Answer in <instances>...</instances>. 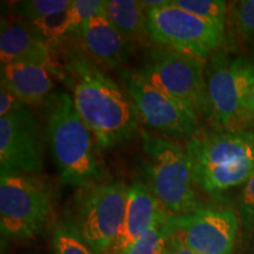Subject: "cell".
Masks as SVG:
<instances>
[{"label": "cell", "instance_id": "7", "mask_svg": "<svg viewBox=\"0 0 254 254\" xmlns=\"http://www.w3.org/2000/svg\"><path fill=\"white\" fill-rule=\"evenodd\" d=\"M148 36L158 46L199 59L218 52L225 41V31L204 19L170 4L148 11Z\"/></svg>", "mask_w": 254, "mask_h": 254}, {"label": "cell", "instance_id": "19", "mask_svg": "<svg viewBox=\"0 0 254 254\" xmlns=\"http://www.w3.org/2000/svg\"><path fill=\"white\" fill-rule=\"evenodd\" d=\"M172 4L184 11L204 19L221 30H226L228 5L221 0H172Z\"/></svg>", "mask_w": 254, "mask_h": 254}, {"label": "cell", "instance_id": "8", "mask_svg": "<svg viewBox=\"0 0 254 254\" xmlns=\"http://www.w3.org/2000/svg\"><path fill=\"white\" fill-rule=\"evenodd\" d=\"M205 60L166 47H154L139 71L155 87L198 114L206 113Z\"/></svg>", "mask_w": 254, "mask_h": 254}, {"label": "cell", "instance_id": "10", "mask_svg": "<svg viewBox=\"0 0 254 254\" xmlns=\"http://www.w3.org/2000/svg\"><path fill=\"white\" fill-rule=\"evenodd\" d=\"M126 93L134 105L139 120L165 134L193 136L199 129V114L155 87L139 69H120Z\"/></svg>", "mask_w": 254, "mask_h": 254}, {"label": "cell", "instance_id": "27", "mask_svg": "<svg viewBox=\"0 0 254 254\" xmlns=\"http://www.w3.org/2000/svg\"><path fill=\"white\" fill-rule=\"evenodd\" d=\"M164 254H195L192 250H190L184 241L177 237L176 234L171 233L165 245Z\"/></svg>", "mask_w": 254, "mask_h": 254}, {"label": "cell", "instance_id": "29", "mask_svg": "<svg viewBox=\"0 0 254 254\" xmlns=\"http://www.w3.org/2000/svg\"><path fill=\"white\" fill-rule=\"evenodd\" d=\"M171 0H141V5L146 8V11H151V9L161 7V6H166L170 4Z\"/></svg>", "mask_w": 254, "mask_h": 254}, {"label": "cell", "instance_id": "23", "mask_svg": "<svg viewBox=\"0 0 254 254\" xmlns=\"http://www.w3.org/2000/svg\"><path fill=\"white\" fill-rule=\"evenodd\" d=\"M167 220L152 227L145 236L135 241L122 254H164L165 245L171 234Z\"/></svg>", "mask_w": 254, "mask_h": 254}, {"label": "cell", "instance_id": "3", "mask_svg": "<svg viewBox=\"0 0 254 254\" xmlns=\"http://www.w3.org/2000/svg\"><path fill=\"white\" fill-rule=\"evenodd\" d=\"M185 147L196 187L211 195L244 186L254 173V132L251 129L196 134Z\"/></svg>", "mask_w": 254, "mask_h": 254}, {"label": "cell", "instance_id": "21", "mask_svg": "<svg viewBox=\"0 0 254 254\" xmlns=\"http://www.w3.org/2000/svg\"><path fill=\"white\" fill-rule=\"evenodd\" d=\"M244 43L254 47V0H241L231 6L227 21Z\"/></svg>", "mask_w": 254, "mask_h": 254}, {"label": "cell", "instance_id": "17", "mask_svg": "<svg viewBox=\"0 0 254 254\" xmlns=\"http://www.w3.org/2000/svg\"><path fill=\"white\" fill-rule=\"evenodd\" d=\"M105 14L124 36L135 43L148 36V12L135 0H105Z\"/></svg>", "mask_w": 254, "mask_h": 254}, {"label": "cell", "instance_id": "28", "mask_svg": "<svg viewBox=\"0 0 254 254\" xmlns=\"http://www.w3.org/2000/svg\"><path fill=\"white\" fill-rule=\"evenodd\" d=\"M253 122H254V84H253L252 90H251V93L249 95V99H247L245 109H244L243 116H241L239 129H247L246 127H249Z\"/></svg>", "mask_w": 254, "mask_h": 254}, {"label": "cell", "instance_id": "26", "mask_svg": "<svg viewBox=\"0 0 254 254\" xmlns=\"http://www.w3.org/2000/svg\"><path fill=\"white\" fill-rule=\"evenodd\" d=\"M26 107L23 101L15 95L6 85L0 82V117H5Z\"/></svg>", "mask_w": 254, "mask_h": 254}, {"label": "cell", "instance_id": "22", "mask_svg": "<svg viewBox=\"0 0 254 254\" xmlns=\"http://www.w3.org/2000/svg\"><path fill=\"white\" fill-rule=\"evenodd\" d=\"M27 24L47 44L62 40V38L65 37L66 34L71 33L68 8L66 11L30 21Z\"/></svg>", "mask_w": 254, "mask_h": 254}, {"label": "cell", "instance_id": "18", "mask_svg": "<svg viewBox=\"0 0 254 254\" xmlns=\"http://www.w3.org/2000/svg\"><path fill=\"white\" fill-rule=\"evenodd\" d=\"M55 254H99L81 237L73 218L59 222L53 233Z\"/></svg>", "mask_w": 254, "mask_h": 254}, {"label": "cell", "instance_id": "6", "mask_svg": "<svg viewBox=\"0 0 254 254\" xmlns=\"http://www.w3.org/2000/svg\"><path fill=\"white\" fill-rule=\"evenodd\" d=\"M52 214V193L34 174L0 176V230L7 239H31L45 230Z\"/></svg>", "mask_w": 254, "mask_h": 254}, {"label": "cell", "instance_id": "20", "mask_svg": "<svg viewBox=\"0 0 254 254\" xmlns=\"http://www.w3.org/2000/svg\"><path fill=\"white\" fill-rule=\"evenodd\" d=\"M69 5V0H24L14 2L12 8L15 17L25 23H30L46 15L66 11Z\"/></svg>", "mask_w": 254, "mask_h": 254}, {"label": "cell", "instance_id": "5", "mask_svg": "<svg viewBox=\"0 0 254 254\" xmlns=\"http://www.w3.org/2000/svg\"><path fill=\"white\" fill-rule=\"evenodd\" d=\"M206 77V113L217 131L239 129L254 84V62L218 52L209 57Z\"/></svg>", "mask_w": 254, "mask_h": 254}, {"label": "cell", "instance_id": "1", "mask_svg": "<svg viewBox=\"0 0 254 254\" xmlns=\"http://www.w3.org/2000/svg\"><path fill=\"white\" fill-rule=\"evenodd\" d=\"M60 77L71 91L75 110L93 133L100 151L134 135L139 117L128 94L80 51L66 55Z\"/></svg>", "mask_w": 254, "mask_h": 254}, {"label": "cell", "instance_id": "16", "mask_svg": "<svg viewBox=\"0 0 254 254\" xmlns=\"http://www.w3.org/2000/svg\"><path fill=\"white\" fill-rule=\"evenodd\" d=\"M0 60L1 65L26 60L53 64L50 44L41 39L30 25L4 18L0 31Z\"/></svg>", "mask_w": 254, "mask_h": 254}, {"label": "cell", "instance_id": "9", "mask_svg": "<svg viewBox=\"0 0 254 254\" xmlns=\"http://www.w3.org/2000/svg\"><path fill=\"white\" fill-rule=\"evenodd\" d=\"M127 189L120 182L95 184L81 192L73 217L81 237L99 254L112 252L125 217Z\"/></svg>", "mask_w": 254, "mask_h": 254}, {"label": "cell", "instance_id": "13", "mask_svg": "<svg viewBox=\"0 0 254 254\" xmlns=\"http://www.w3.org/2000/svg\"><path fill=\"white\" fill-rule=\"evenodd\" d=\"M170 217L148 186L141 183H133L127 189L125 217L111 254H122L152 227L166 221Z\"/></svg>", "mask_w": 254, "mask_h": 254}, {"label": "cell", "instance_id": "25", "mask_svg": "<svg viewBox=\"0 0 254 254\" xmlns=\"http://www.w3.org/2000/svg\"><path fill=\"white\" fill-rule=\"evenodd\" d=\"M238 215L244 230L247 233L254 234V173L241 190Z\"/></svg>", "mask_w": 254, "mask_h": 254}, {"label": "cell", "instance_id": "11", "mask_svg": "<svg viewBox=\"0 0 254 254\" xmlns=\"http://www.w3.org/2000/svg\"><path fill=\"white\" fill-rule=\"evenodd\" d=\"M167 225L195 254H233L240 220L232 208L200 207L170 217Z\"/></svg>", "mask_w": 254, "mask_h": 254}, {"label": "cell", "instance_id": "4", "mask_svg": "<svg viewBox=\"0 0 254 254\" xmlns=\"http://www.w3.org/2000/svg\"><path fill=\"white\" fill-rule=\"evenodd\" d=\"M141 136L147 155L144 168L148 189L168 214L184 215L202 207L186 147L145 131Z\"/></svg>", "mask_w": 254, "mask_h": 254}, {"label": "cell", "instance_id": "24", "mask_svg": "<svg viewBox=\"0 0 254 254\" xmlns=\"http://www.w3.org/2000/svg\"><path fill=\"white\" fill-rule=\"evenodd\" d=\"M101 13H105L103 0H71L68 7L71 33H77L82 25Z\"/></svg>", "mask_w": 254, "mask_h": 254}, {"label": "cell", "instance_id": "2", "mask_svg": "<svg viewBox=\"0 0 254 254\" xmlns=\"http://www.w3.org/2000/svg\"><path fill=\"white\" fill-rule=\"evenodd\" d=\"M47 141L64 185L86 189L101 177L95 138L75 110L72 97L57 92L47 103Z\"/></svg>", "mask_w": 254, "mask_h": 254}, {"label": "cell", "instance_id": "12", "mask_svg": "<svg viewBox=\"0 0 254 254\" xmlns=\"http://www.w3.org/2000/svg\"><path fill=\"white\" fill-rule=\"evenodd\" d=\"M43 167L39 126L27 106L0 117L1 174H38L43 171Z\"/></svg>", "mask_w": 254, "mask_h": 254}, {"label": "cell", "instance_id": "14", "mask_svg": "<svg viewBox=\"0 0 254 254\" xmlns=\"http://www.w3.org/2000/svg\"><path fill=\"white\" fill-rule=\"evenodd\" d=\"M77 33L92 59L105 67L118 68L131 58L134 43L124 36L105 13L92 18Z\"/></svg>", "mask_w": 254, "mask_h": 254}, {"label": "cell", "instance_id": "15", "mask_svg": "<svg viewBox=\"0 0 254 254\" xmlns=\"http://www.w3.org/2000/svg\"><path fill=\"white\" fill-rule=\"evenodd\" d=\"M55 74H59L55 64L34 60L15 62L1 65L0 82L28 106L40 103L51 93L55 87Z\"/></svg>", "mask_w": 254, "mask_h": 254}]
</instances>
